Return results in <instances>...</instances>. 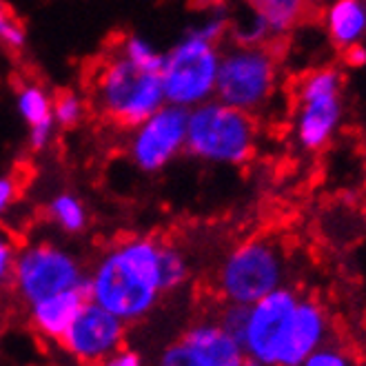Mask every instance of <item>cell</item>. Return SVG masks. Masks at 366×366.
<instances>
[{
	"label": "cell",
	"instance_id": "484cf974",
	"mask_svg": "<svg viewBox=\"0 0 366 366\" xmlns=\"http://www.w3.org/2000/svg\"><path fill=\"white\" fill-rule=\"evenodd\" d=\"M156 366H202L196 357L189 353V349L178 340L160 353Z\"/></svg>",
	"mask_w": 366,
	"mask_h": 366
},
{
	"label": "cell",
	"instance_id": "44dd1931",
	"mask_svg": "<svg viewBox=\"0 0 366 366\" xmlns=\"http://www.w3.org/2000/svg\"><path fill=\"white\" fill-rule=\"evenodd\" d=\"M120 51L127 58H132L134 62H138L140 67L154 69V71H160V67H162V56L152 45H149L147 40H142L138 36L124 38V45L120 47Z\"/></svg>",
	"mask_w": 366,
	"mask_h": 366
},
{
	"label": "cell",
	"instance_id": "3957f363",
	"mask_svg": "<svg viewBox=\"0 0 366 366\" xmlns=\"http://www.w3.org/2000/svg\"><path fill=\"white\" fill-rule=\"evenodd\" d=\"M253 116L222 100L196 104L187 116L184 147L193 156L220 164H242L255 149Z\"/></svg>",
	"mask_w": 366,
	"mask_h": 366
},
{
	"label": "cell",
	"instance_id": "9a60e30c",
	"mask_svg": "<svg viewBox=\"0 0 366 366\" xmlns=\"http://www.w3.org/2000/svg\"><path fill=\"white\" fill-rule=\"evenodd\" d=\"M325 29L340 49L366 40V0H333L325 11Z\"/></svg>",
	"mask_w": 366,
	"mask_h": 366
},
{
	"label": "cell",
	"instance_id": "ffe728a7",
	"mask_svg": "<svg viewBox=\"0 0 366 366\" xmlns=\"http://www.w3.org/2000/svg\"><path fill=\"white\" fill-rule=\"evenodd\" d=\"M51 112H54V120L60 127H74L80 122L84 107L82 100L71 94V92H60L54 100H51Z\"/></svg>",
	"mask_w": 366,
	"mask_h": 366
},
{
	"label": "cell",
	"instance_id": "2e32d148",
	"mask_svg": "<svg viewBox=\"0 0 366 366\" xmlns=\"http://www.w3.org/2000/svg\"><path fill=\"white\" fill-rule=\"evenodd\" d=\"M249 7L264 20L271 36H282L302 20L307 0H249Z\"/></svg>",
	"mask_w": 366,
	"mask_h": 366
},
{
	"label": "cell",
	"instance_id": "cb8c5ba5",
	"mask_svg": "<svg viewBox=\"0 0 366 366\" xmlns=\"http://www.w3.org/2000/svg\"><path fill=\"white\" fill-rule=\"evenodd\" d=\"M16 253H18V247L14 244V238L0 229V289L11 285Z\"/></svg>",
	"mask_w": 366,
	"mask_h": 366
},
{
	"label": "cell",
	"instance_id": "4fadbf2b",
	"mask_svg": "<svg viewBox=\"0 0 366 366\" xmlns=\"http://www.w3.org/2000/svg\"><path fill=\"white\" fill-rule=\"evenodd\" d=\"M180 342L202 366H242L247 353L218 320H198L182 333Z\"/></svg>",
	"mask_w": 366,
	"mask_h": 366
},
{
	"label": "cell",
	"instance_id": "f546056e",
	"mask_svg": "<svg viewBox=\"0 0 366 366\" xmlns=\"http://www.w3.org/2000/svg\"><path fill=\"white\" fill-rule=\"evenodd\" d=\"M242 366H264L262 362H257V360H253V357H247L244 362H242Z\"/></svg>",
	"mask_w": 366,
	"mask_h": 366
},
{
	"label": "cell",
	"instance_id": "6da1fadb",
	"mask_svg": "<svg viewBox=\"0 0 366 366\" xmlns=\"http://www.w3.org/2000/svg\"><path fill=\"white\" fill-rule=\"evenodd\" d=\"M87 295L127 325L152 313L162 293L160 242L127 238L107 249L87 271Z\"/></svg>",
	"mask_w": 366,
	"mask_h": 366
},
{
	"label": "cell",
	"instance_id": "7c38bea8",
	"mask_svg": "<svg viewBox=\"0 0 366 366\" xmlns=\"http://www.w3.org/2000/svg\"><path fill=\"white\" fill-rule=\"evenodd\" d=\"M329 333L331 327L327 309L317 300L300 297L277 366H300L315 349L329 342Z\"/></svg>",
	"mask_w": 366,
	"mask_h": 366
},
{
	"label": "cell",
	"instance_id": "277c9868",
	"mask_svg": "<svg viewBox=\"0 0 366 366\" xmlns=\"http://www.w3.org/2000/svg\"><path fill=\"white\" fill-rule=\"evenodd\" d=\"M287 262L271 240L253 238L238 244L222 260L215 287L224 302L249 307L285 285Z\"/></svg>",
	"mask_w": 366,
	"mask_h": 366
},
{
	"label": "cell",
	"instance_id": "ba28073f",
	"mask_svg": "<svg viewBox=\"0 0 366 366\" xmlns=\"http://www.w3.org/2000/svg\"><path fill=\"white\" fill-rule=\"evenodd\" d=\"M342 74L337 69H313L300 80L293 118V134L300 149L320 152L331 144L342 124Z\"/></svg>",
	"mask_w": 366,
	"mask_h": 366
},
{
	"label": "cell",
	"instance_id": "5b68a950",
	"mask_svg": "<svg viewBox=\"0 0 366 366\" xmlns=\"http://www.w3.org/2000/svg\"><path fill=\"white\" fill-rule=\"evenodd\" d=\"M218 42H211L196 31L162 56L160 82L164 102L176 107H196L215 96V80L220 67Z\"/></svg>",
	"mask_w": 366,
	"mask_h": 366
},
{
	"label": "cell",
	"instance_id": "603a6c76",
	"mask_svg": "<svg viewBox=\"0 0 366 366\" xmlns=\"http://www.w3.org/2000/svg\"><path fill=\"white\" fill-rule=\"evenodd\" d=\"M0 42L11 49H20L25 45V29L9 7L0 3Z\"/></svg>",
	"mask_w": 366,
	"mask_h": 366
},
{
	"label": "cell",
	"instance_id": "30bf717a",
	"mask_svg": "<svg viewBox=\"0 0 366 366\" xmlns=\"http://www.w3.org/2000/svg\"><path fill=\"white\" fill-rule=\"evenodd\" d=\"M129 325L102 309L100 305L87 300L67 333L62 335L60 347L76 362L98 366L112 353L124 347Z\"/></svg>",
	"mask_w": 366,
	"mask_h": 366
},
{
	"label": "cell",
	"instance_id": "8fae6325",
	"mask_svg": "<svg viewBox=\"0 0 366 366\" xmlns=\"http://www.w3.org/2000/svg\"><path fill=\"white\" fill-rule=\"evenodd\" d=\"M187 116L184 107L167 104L138 124L132 156L140 169L158 171L180 152L187 140Z\"/></svg>",
	"mask_w": 366,
	"mask_h": 366
},
{
	"label": "cell",
	"instance_id": "d4e9b609",
	"mask_svg": "<svg viewBox=\"0 0 366 366\" xmlns=\"http://www.w3.org/2000/svg\"><path fill=\"white\" fill-rule=\"evenodd\" d=\"M247 311H249V307L224 302V307H222V311H220V315H218V322H220V325H222L233 337L242 340L244 325H247Z\"/></svg>",
	"mask_w": 366,
	"mask_h": 366
},
{
	"label": "cell",
	"instance_id": "7402d4cb",
	"mask_svg": "<svg viewBox=\"0 0 366 366\" xmlns=\"http://www.w3.org/2000/svg\"><path fill=\"white\" fill-rule=\"evenodd\" d=\"M300 366H357V364H355V360H353V355L349 351L335 347V344L325 342Z\"/></svg>",
	"mask_w": 366,
	"mask_h": 366
},
{
	"label": "cell",
	"instance_id": "ac0fdd59",
	"mask_svg": "<svg viewBox=\"0 0 366 366\" xmlns=\"http://www.w3.org/2000/svg\"><path fill=\"white\" fill-rule=\"evenodd\" d=\"M49 218L51 222L69 235H76L80 231H84L87 227V213H84L82 202L71 196V193H60L49 202Z\"/></svg>",
	"mask_w": 366,
	"mask_h": 366
},
{
	"label": "cell",
	"instance_id": "4316f807",
	"mask_svg": "<svg viewBox=\"0 0 366 366\" xmlns=\"http://www.w3.org/2000/svg\"><path fill=\"white\" fill-rule=\"evenodd\" d=\"M98 366H144V360L138 351L122 347L116 353H112L107 360H102Z\"/></svg>",
	"mask_w": 366,
	"mask_h": 366
},
{
	"label": "cell",
	"instance_id": "e0dca14e",
	"mask_svg": "<svg viewBox=\"0 0 366 366\" xmlns=\"http://www.w3.org/2000/svg\"><path fill=\"white\" fill-rule=\"evenodd\" d=\"M18 109L29 124L42 127V124H56L54 112H51V98L47 96L45 89H40L38 84H23L18 89Z\"/></svg>",
	"mask_w": 366,
	"mask_h": 366
},
{
	"label": "cell",
	"instance_id": "5bb4252c",
	"mask_svg": "<svg viewBox=\"0 0 366 366\" xmlns=\"http://www.w3.org/2000/svg\"><path fill=\"white\" fill-rule=\"evenodd\" d=\"M87 300V287H76L49 297H42L27 307L29 325L40 337L49 342H60Z\"/></svg>",
	"mask_w": 366,
	"mask_h": 366
},
{
	"label": "cell",
	"instance_id": "f1b7e54d",
	"mask_svg": "<svg viewBox=\"0 0 366 366\" xmlns=\"http://www.w3.org/2000/svg\"><path fill=\"white\" fill-rule=\"evenodd\" d=\"M347 51V62L351 64V67H364L366 64V47H364V42H360V45H353L349 49H344Z\"/></svg>",
	"mask_w": 366,
	"mask_h": 366
},
{
	"label": "cell",
	"instance_id": "8992f818",
	"mask_svg": "<svg viewBox=\"0 0 366 366\" xmlns=\"http://www.w3.org/2000/svg\"><path fill=\"white\" fill-rule=\"evenodd\" d=\"M9 287L29 307L60 291L87 287V271L71 251L54 242H31L18 249Z\"/></svg>",
	"mask_w": 366,
	"mask_h": 366
},
{
	"label": "cell",
	"instance_id": "83f0119b",
	"mask_svg": "<svg viewBox=\"0 0 366 366\" xmlns=\"http://www.w3.org/2000/svg\"><path fill=\"white\" fill-rule=\"evenodd\" d=\"M18 182L14 178H0V215H3L18 198Z\"/></svg>",
	"mask_w": 366,
	"mask_h": 366
},
{
	"label": "cell",
	"instance_id": "7a4b0ae2",
	"mask_svg": "<svg viewBox=\"0 0 366 366\" xmlns=\"http://www.w3.org/2000/svg\"><path fill=\"white\" fill-rule=\"evenodd\" d=\"M89 84L100 114L118 127H138L164 102L160 71L140 67L122 51L102 58Z\"/></svg>",
	"mask_w": 366,
	"mask_h": 366
},
{
	"label": "cell",
	"instance_id": "52a82bcc",
	"mask_svg": "<svg viewBox=\"0 0 366 366\" xmlns=\"http://www.w3.org/2000/svg\"><path fill=\"white\" fill-rule=\"evenodd\" d=\"M277 58L264 45H235L220 56L215 96L224 104L253 114L273 98L277 87Z\"/></svg>",
	"mask_w": 366,
	"mask_h": 366
},
{
	"label": "cell",
	"instance_id": "d6986e66",
	"mask_svg": "<svg viewBox=\"0 0 366 366\" xmlns=\"http://www.w3.org/2000/svg\"><path fill=\"white\" fill-rule=\"evenodd\" d=\"M189 277V267L184 255L171 244L160 242V287L162 293L178 291Z\"/></svg>",
	"mask_w": 366,
	"mask_h": 366
},
{
	"label": "cell",
	"instance_id": "9c48e42d",
	"mask_svg": "<svg viewBox=\"0 0 366 366\" xmlns=\"http://www.w3.org/2000/svg\"><path fill=\"white\" fill-rule=\"evenodd\" d=\"M297 302L300 295L291 287L282 285L249 305L240 340L247 357L262 362L264 366H277Z\"/></svg>",
	"mask_w": 366,
	"mask_h": 366
}]
</instances>
